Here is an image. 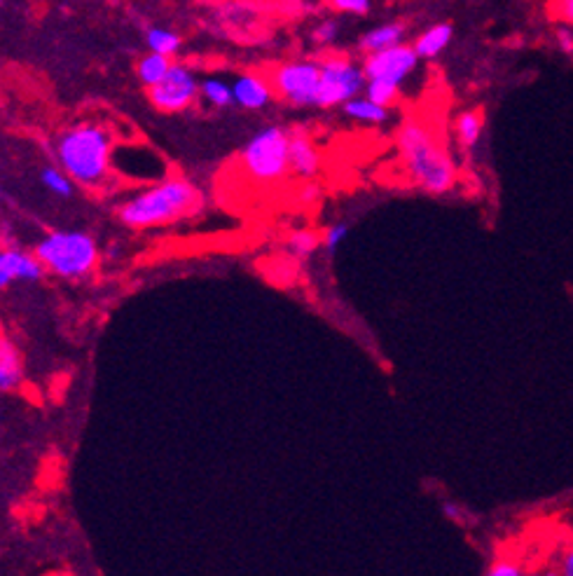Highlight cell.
Listing matches in <instances>:
<instances>
[{"instance_id":"obj_24","label":"cell","mask_w":573,"mask_h":576,"mask_svg":"<svg viewBox=\"0 0 573 576\" xmlns=\"http://www.w3.org/2000/svg\"><path fill=\"white\" fill-rule=\"evenodd\" d=\"M326 8L335 15H351V17H365L370 15L372 0H323Z\"/></svg>"},{"instance_id":"obj_17","label":"cell","mask_w":573,"mask_h":576,"mask_svg":"<svg viewBox=\"0 0 573 576\" xmlns=\"http://www.w3.org/2000/svg\"><path fill=\"white\" fill-rule=\"evenodd\" d=\"M454 40V26L450 22H438L433 26H428L426 31H421L417 40H414L412 47L414 52L419 54V59L433 61L443 54L450 43Z\"/></svg>"},{"instance_id":"obj_23","label":"cell","mask_w":573,"mask_h":576,"mask_svg":"<svg viewBox=\"0 0 573 576\" xmlns=\"http://www.w3.org/2000/svg\"><path fill=\"white\" fill-rule=\"evenodd\" d=\"M40 183H43L52 195L61 197V200H68L75 190L73 178L68 176L61 167H45L43 171H40Z\"/></svg>"},{"instance_id":"obj_5","label":"cell","mask_w":573,"mask_h":576,"mask_svg":"<svg viewBox=\"0 0 573 576\" xmlns=\"http://www.w3.org/2000/svg\"><path fill=\"white\" fill-rule=\"evenodd\" d=\"M288 148H291V129L283 125L260 127L241 148V171L248 181L258 185L279 183L291 176Z\"/></svg>"},{"instance_id":"obj_30","label":"cell","mask_w":573,"mask_h":576,"mask_svg":"<svg viewBox=\"0 0 573 576\" xmlns=\"http://www.w3.org/2000/svg\"><path fill=\"white\" fill-rule=\"evenodd\" d=\"M559 576H573V546H569L564 551V558L559 562Z\"/></svg>"},{"instance_id":"obj_15","label":"cell","mask_w":573,"mask_h":576,"mask_svg":"<svg viewBox=\"0 0 573 576\" xmlns=\"http://www.w3.org/2000/svg\"><path fill=\"white\" fill-rule=\"evenodd\" d=\"M485 125V108H466V111L457 115V120H454V139H457L461 153H475V148H478L482 141V134H485Z\"/></svg>"},{"instance_id":"obj_16","label":"cell","mask_w":573,"mask_h":576,"mask_svg":"<svg viewBox=\"0 0 573 576\" xmlns=\"http://www.w3.org/2000/svg\"><path fill=\"white\" fill-rule=\"evenodd\" d=\"M24 382V359L8 335H0V392H15Z\"/></svg>"},{"instance_id":"obj_9","label":"cell","mask_w":573,"mask_h":576,"mask_svg":"<svg viewBox=\"0 0 573 576\" xmlns=\"http://www.w3.org/2000/svg\"><path fill=\"white\" fill-rule=\"evenodd\" d=\"M113 174L131 183L153 185L169 176V164L146 143H120L113 150Z\"/></svg>"},{"instance_id":"obj_22","label":"cell","mask_w":573,"mask_h":576,"mask_svg":"<svg viewBox=\"0 0 573 576\" xmlns=\"http://www.w3.org/2000/svg\"><path fill=\"white\" fill-rule=\"evenodd\" d=\"M321 246H323V239H321L319 232H314V230H295L286 239L288 253H291V256L298 258V260L312 258L314 253L321 249Z\"/></svg>"},{"instance_id":"obj_10","label":"cell","mask_w":573,"mask_h":576,"mask_svg":"<svg viewBox=\"0 0 573 576\" xmlns=\"http://www.w3.org/2000/svg\"><path fill=\"white\" fill-rule=\"evenodd\" d=\"M419 54L414 52L412 45H396L391 50L375 52L363 57V73L365 80L384 82V85L403 89V82L417 71Z\"/></svg>"},{"instance_id":"obj_7","label":"cell","mask_w":573,"mask_h":576,"mask_svg":"<svg viewBox=\"0 0 573 576\" xmlns=\"http://www.w3.org/2000/svg\"><path fill=\"white\" fill-rule=\"evenodd\" d=\"M321 85L316 108H337L365 92L363 64L344 52H326L319 57Z\"/></svg>"},{"instance_id":"obj_3","label":"cell","mask_w":573,"mask_h":576,"mask_svg":"<svg viewBox=\"0 0 573 576\" xmlns=\"http://www.w3.org/2000/svg\"><path fill=\"white\" fill-rule=\"evenodd\" d=\"M204 209V192L185 176H167L146 185L117 204L115 214L129 230H153L197 216Z\"/></svg>"},{"instance_id":"obj_12","label":"cell","mask_w":573,"mask_h":576,"mask_svg":"<svg viewBox=\"0 0 573 576\" xmlns=\"http://www.w3.org/2000/svg\"><path fill=\"white\" fill-rule=\"evenodd\" d=\"M232 99L244 111H262L274 101V89L265 73L244 71L232 80Z\"/></svg>"},{"instance_id":"obj_31","label":"cell","mask_w":573,"mask_h":576,"mask_svg":"<svg viewBox=\"0 0 573 576\" xmlns=\"http://www.w3.org/2000/svg\"><path fill=\"white\" fill-rule=\"evenodd\" d=\"M541 576H559V572H557V569H548V572H543Z\"/></svg>"},{"instance_id":"obj_21","label":"cell","mask_w":573,"mask_h":576,"mask_svg":"<svg viewBox=\"0 0 573 576\" xmlns=\"http://www.w3.org/2000/svg\"><path fill=\"white\" fill-rule=\"evenodd\" d=\"M148 52L164 54V57H176L183 47V38L176 31L164 29V26H150L146 33Z\"/></svg>"},{"instance_id":"obj_6","label":"cell","mask_w":573,"mask_h":576,"mask_svg":"<svg viewBox=\"0 0 573 576\" xmlns=\"http://www.w3.org/2000/svg\"><path fill=\"white\" fill-rule=\"evenodd\" d=\"M276 99L295 108H316L321 85L319 59H288L265 71Z\"/></svg>"},{"instance_id":"obj_1","label":"cell","mask_w":573,"mask_h":576,"mask_svg":"<svg viewBox=\"0 0 573 576\" xmlns=\"http://www.w3.org/2000/svg\"><path fill=\"white\" fill-rule=\"evenodd\" d=\"M396 150L403 171L414 188L426 195H447L457 188L459 167L443 129L426 115H407L396 132Z\"/></svg>"},{"instance_id":"obj_18","label":"cell","mask_w":573,"mask_h":576,"mask_svg":"<svg viewBox=\"0 0 573 576\" xmlns=\"http://www.w3.org/2000/svg\"><path fill=\"white\" fill-rule=\"evenodd\" d=\"M342 113L347 115L349 120L363 122V125H384V122L391 120V108L375 104V101H370L365 94L347 101V104L342 106Z\"/></svg>"},{"instance_id":"obj_28","label":"cell","mask_w":573,"mask_h":576,"mask_svg":"<svg viewBox=\"0 0 573 576\" xmlns=\"http://www.w3.org/2000/svg\"><path fill=\"white\" fill-rule=\"evenodd\" d=\"M550 15L559 24L573 26V0H550Z\"/></svg>"},{"instance_id":"obj_11","label":"cell","mask_w":573,"mask_h":576,"mask_svg":"<svg viewBox=\"0 0 573 576\" xmlns=\"http://www.w3.org/2000/svg\"><path fill=\"white\" fill-rule=\"evenodd\" d=\"M291 176L300 181H314L321 174V153L307 129H291V148H288Z\"/></svg>"},{"instance_id":"obj_4","label":"cell","mask_w":573,"mask_h":576,"mask_svg":"<svg viewBox=\"0 0 573 576\" xmlns=\"http://www.w3.org/2000/svg\"><path fill=\"white\" fill-rule=\"evenodd\" d=\"M33 253L45 272L66 281L87 279L101 258L96 239L82 230H54L40 239Z\"/></svg>"},{"instance_id":"obj_19","label":"cell","mask_w":573,"mask_h":576,"mask_svg":"<svg viewBox=\"0 0 573 576\" xmlns=\"http://www.w3.org/2000/svg\"><path fill=\"white\" fill-rule=\"evenodd\" d=\"M171 64H174V59L171 57H164V54H157V52H148L138 59L136 78L143 87L150 89V87L160 85V82L164 80V75L169 73Z\"/></svg>"},{"instance_id":"obj_25","label":"cell","mask_w":573,"mask_h":576,"mask_svg":"<svg viewBox=\"0 0 573 576\" xmlns=\"http://www.w3.org/2000/svg\"><path fill=\"white\" fill-rule=\"evenodd\" d=\"M340 22H337L335 17H328V19H321L319 24L312 29V43L319 45V47H330L337 43V38H340Z\"/></svg>"},{"instance_id":"obj_14","label":"cell","mask_w":573,"mask_h":576,"mask_svg":"<svg viewBox=\"0 0 573 576\" xmlns=\"http://www.w3.org/2000/svg\"><path fill=\"white\" fill-rule=\"evenodd\" d=\"M407 33H410V29H407V24L400 22V19L398 22L379 24L358 38V52H361L363 57H368V54L391 50V47L405 43Z\"/></svg>"},{"instance_id":"obj_8","label":"cell","mask_w":573,"mask_h":576,"mask_svg":"<svg viewBox=\"0 0 573 576\" xmlns=\"http://www.w3.org/2000/svg\"><path fill=\"white\" fill-rule=\"evenodd\" d=\"M199 99V78L195 68L174 61L160 85L148 89V101L155 111L164 115H178L190 111Z\"/></svg>"},{"instance_id":"obj_29","label":"cell","mask_w":573,"mask_h":576,"mask_svg":"<svg viewBox=\"0 0 573 576\" xmlns=\"http://www.w3.org/2000/svg\"><path fill=\"white\" fill-rule=\"evenodd\" d=\"M555 43L559 52L566 54V57H573V26L559 24L555 29Z\"/></svg>"},{"instance_id":"obj_26","label":"cell","mask_w":573,"mask_h":576,"mask_svg":"<svg viewBox=\"0 0 573 576\" xmlns=\"http://www.w3.org/2000/svg\"><path fill=\"white\" fill-rule=\"evenodd\" d=\"M349 223H333V225H328L326 232H323L321 239H323V249H326L328 256H335L337 249L344 244V239L349 237Z\"/></svg>"},{"instance_id":"obj_2","label":"cell","mask_w":573,"mask_h":576,"mask_svg":"<svg viewBox=\"0 0 573 576\" xmlns=\"http://www.w3.org/2000/svg\"><path fill=\"white\" fill-rule=\"evenodd\" d=\"M115 134L94 120L75 122L64 127L54 139V155L59 167L73 178V183L87 190H103L115 181L113 150Z\"/></svg>"},{"instance_id":"obj_13","label":"cell","mask_w":573,"mask_h":576,"mask_svg":"<svg viewBox=\"0 0 573 576\" xmlns=\"http://www.w3.org/2000/svg\"><path fill=\"white\" fill-rule=\"evenodd\" d=\"M45 277V267L36 253L22 249L0 251V291L10 288L15 281H40Z\"/></svg>"},{"instance_id":"obj_20","label":"cell","mask_w":573,"mask_h":576,"mask_svg":"<svg viewBox=\"0 0 573 576\" xmlns=\"http://www.w3.org/2000/svg\"><path fill=\"white\" fill-rule=\"evenodd\" d=\"M199 99H202L206 106L223 111V108L234 106L232 85H230V82H225V80L213 78V75H209V78L199 80Z\"/></svg>"},{"instance_id":"obj_27","label":"cell","mask_w":573,"mask_h":576,"mask_svg":"<svg viewBox=\"0 0 573 576\" xmlns=\"http://www.w3.org/2000/svg\"><path fill=\"white\" fill-rule=\"evenodd\" d=\"M485 576H524V569L520 567V562H515L513 558H496L492 565L487 567Z\"/></svg>"}]
</instances>
